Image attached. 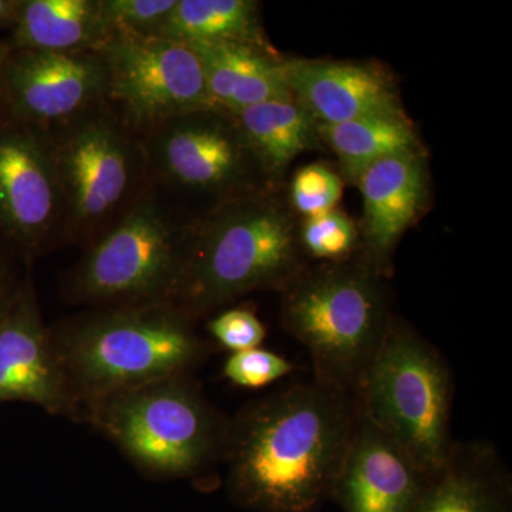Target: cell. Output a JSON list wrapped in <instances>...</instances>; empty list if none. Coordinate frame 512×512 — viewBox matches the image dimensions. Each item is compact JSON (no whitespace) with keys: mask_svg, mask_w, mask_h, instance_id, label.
I'll return each instance as SVG.
<instances>
[{"mask_svg":"<svg viewBox=\"0 0 512 512\" xmlns=\"http://www.w3.org/2000/svg\"><path fill=\"white\" fill-rule=\"evenodd\" d=\"M363 198V255L386 274L394 248L424 210L429 171L420 150L397 154L357 178Z\"/></svg>","mask_w":512,"mask_h":512,"instance_id":"2e32d148","label":"cell"},{"mask_svg":"<svg viewBox=\"0 0 512 512\" xmlns=\"http://www.w3.org/2000/svg\"><path fill=\"white\" fill-rule=\"evenodd\" d=\"M84 421L151 477L198 478L224 460L229 419L191 376L93 400L84 404Z\"/></svg>","mask_w":512,"mask_h":512,"instance_id":"5b68a950","label":"cell"},{"mask_svg":"<svg viewBox=\"0 0 512 512\" xmlns=\"http://www.w3.org/2000/svg\"><path fill=\"white\" fill-rule=\"evenodd\" d=\"M295 365L286 357L264 348L229 353L222 366V375L228 382L242 389H264L291 375Z\"/></svg>","mask_w":512,"mask_h":512,"instance_id":"484cf974","label":"cell"},{"mask_svg":"<svg viewBox=\"0 0 512 512\" xmlns=\"http://www.w3.org/2000/svg\"><path fill=\"white\" fill-rule=\"evenodd\" d=\"M0 402L32 403L52 416L84 421L30 275L0 308Z\"/></svg>","mask_w":512,"mask_h":512,"instance_id":"4fadbf2b","label":"cell"},{"mask_svg":"<svg viewBox=\"0 0 512 512\" xmlns=\"http://www.w3.org/2000/svg\"><path fill=\"white\" fill-rule=\"evenodd\" d=\"M322 143L332 148L343 174L357 181L360 174L384 158L420 150L419 138L406 114H384L322 126Z\"/></svg>","mask_w":512,"mask_h":512,"instance_id":"7402d4cb","label":"cell"},{"mask_svg":"<svg viewBox=\"0 0 512 512\" xmlns=\"http://www.w3.org/2000/svg\"><path fill=\"white\" fill-rule=\"evenodd\" d=\"M433 478L359 412L332 500L345 512H414Z\"/></svg>","mask_w":512,"mask_h":512,"instance_id":"5bb4252c","label":"cell"},{"mask_svg":"<svg viewBox=\"0 0 512 512\" xmlns=\"http://www.w3.org/2000/svg\"><path fill=\"white\" fill-rule=\"evenodd\" d=\"M293 99L322 126L384 114H404L392 76L375 64L285 60Z\"/></svg>","mask_w":512,"mask_h":512,"instance_id":"9a60e30c","label":"cell"},{"mask_svg":"<svg viewBox=\"0 0 512 512\" xmlns=\"http://www.w3.org/2000/svg\"><path fill=\"white\" fill-rule=\"evenodd\" d=\"M107 106V67L97 52L8 49L0 74V114L53 134Z\"/></svg>","mask_w":512,"mask_h":512,"instance_id":"8fae6325","label":"cell"},{"mask_svg":"<svg viewBox=\"0 0 512 512\" xmlns=\"http://www.w3.org/2000/svg\"><path fill=\"white\" fill-rule=\"evenodd\" d=\"M177 0H101L113 37H156Z\"/></svg>","mask_w":512,"mask_h":512,"instance_id":"cb8c5ba5","label":"cell"},{"mask_svg":"<svg viewBox=\"0 0 512 512\" xmlns=\"http://www.w3.org/2000/svg\"><path fill=\"white\" fill-rule=\"evenodd\" d=\"M191 47L200 57L208 93L220 109L238 113L265 101L292 97L285 59L271 46L201 43Z\"/></svg>","mask_w":512,"mask_h":512,"instance_id":"ac0fdd59","label":"cell"},{"mask_svg":"<svg viewBox=\"0 0 512 512\" xmlns=\"http://www.w3.org/2000/svg\"><path fill=\"white\" fill-rule=\"evenodd\" d=\"M100 53L107 67V107L138 134L217 107L191 46L161 37H113Z\"/></svg>","mask_w":512,"mask_h":512,"instance_id":"30bf717a","label":"cell"},{"mask_svg":"<svg viewBox=\"0 0 512 512\" xmlns=\"http://www.w3.org/2000/svg\"><path fill=\"white\" fill-rule=\"evenodd\" d=\"M342 192V180L332 168L323 164H309L293 175L292 208L305 215V218L336 210Z\"/></svg>","mask_w":512,"mask_h":512,"instance_id":"d4e9b609","label":"cell"},{"mask_svg":"<svg viewBox=\"0 0 512 512\" xmlns=\"http://www.w3.org/2000/svg\"><path fill=\"white\" fill-rule=\"evenodd\" d=\"M232 114L271 181L281 177L296 157L322 143L319 124L293 97Z\"/></svg>","mask_w":512,"mask_h":512,"instance_id":"ffe728a7","label":"cell"},{"mask_svg":"<svg viewBox=\"0 0 512 512\" xmlns=\"http://www.w3.org/2000/svg\"><path fill=\"white\" fill-rule=\"evenodd\" d=\"M113 39L101 0H22L8 49L97 52Z\"/></svg>","mask_w":512,"mask_h":512,"instance_id":"d6986e66","label":"cell"},{"mask_svg":"<svg viewBox=\"0 0 512 512\" xmlns=\"http://www.w3.org/2000/svg\"><path fill=\"white\" fill-rule=\"evenodd\" d=\"M156 37L188 46L201 43L269 46L259 3L255 0H177Z\"/></svg>","mask_w":512,"mask_h":512,"instance_id":"44dd1931","label":"cell"},{"mask_svg":"<svg viewBox=\"0 0 512 512\" xmlns=\"http://www.w3.org/2000/svg\"><path fill=\"white\" fill-rule=\"evenodd\" d=\"M47 136L66 211L63 244L86 248L150 187L143 141L107 106Z\"/></svg>","mask_w":512,"mask_h":512,"instance_id":"ba28073f","label":"cell"},{"mask_svg":"<svg viewBox=\"0 0 512 512\" xmlns=\"http://www.w3.org/2000/svg\"><path fill=\"white\" fill-rule=\"evenodd\" d=\"M454 379L446 357L404 320L392 319L355 390L357 409L431 477L446 466Z\"/></svg>","mask_w":512,"mask_h":512,"instance_id":"52a82bcc","label":"cell"},{"mask_svg":"<svg viewBox=\"0 0 512 512\" xmlns=\"http://www.w3.org/2000/svg\"><path fill=\"white\" fill-rule=\"evenodd\" d=\"M355 394L312 379L262 397L229 419V494L255 512H320L332 500L353 430Z\"/></svg>","mask_w":512,"mask_h":512,"instance_id":"6da1fadb","label":"cell"},{"mask_svg":"<svg viewBox=\"0 0 512 512\" xmlns=\"http://www.w3.org/2000/svg\"><path fill=\"white\" fill-rule=\"evenodd\" d=\"M194 217L150 185L130 211L84 248L64 292L90 308L174 303Z\"/></svg>","mask_w":512,"mask_h":512,"instance_id":"8992f818","label":"cell"},{"mask_svg":"<svg viewBox=\"0 0 512 512\" xmlns=\"http://www.w3.org/2000/svg\"><path fill=\"white\" fill-rule=\"evenodd\" d=\"M64 221L52 140L0 114V229L35 256L63 245Z\"/></svg>","mask_w":512,"mask_h":512,"instance_id":"7c38bea8","label":"cell"},{"mask_svg":"<svg viewBox=\"0 0 512 512\" xmlns=\"http://www.w3.org/2000/svg\"><path fill=\"white\" fill-rule=\"evenodd\" d=\"M210 338L229 353L261 348L266 338L264 323L245 306L218 312L207 323Z\"/></svg>","mask_w":512,"mask_h":512,"instance_id":"4316f807","label":"cell"},{"mask_svg":"<svg viewBox=\"0 0 512 512\" xmlns=\"http://www.w3.org/2000/svg\"><path fill=\"white\" fill-rule=\"evenodd\" d=\"M298 225L271 190L194 217L175 305L198 320L258 291H279L306 265Z\"/></svg>","mask_w":512,"mask_h":512,"instance_id":"3957f363","label":"cell"},{"mask_svg":"<svg viewBox=\"0 0 512 512\" xmlns=\"http://www.w3.org/2000/svg\"><path fill=\"white\" fill-rule=\"evenodd\" d=\"M6 53H8V46L0 40V74H2L3 60H5Z\"/></svg>","mask_w":512,"mask_h":512,"instance_id":"f546056e","label":"cell"},{"mask_svg":"<svg viewBox=\"0 0 512 512\" xmlns=\"http://www.w3.org/2000/svg\"><path fill=\"white\" fill-rule=\"evenodd\" d=\"M414 512H512V478L493 444L456 441Z\"/></svg>","mask_w":512,"mask_h":512,"instance_id":"e0dca14e","label":"cell"},{"mask_svg":"<svg viewBox=\"0 0 512 512\" xmlns=\"http://www.w3.org/2000/svg\"><path fill=\"white\" fill-rule=\"evenodd\" d=\"M197 320L174 303L93 308L52 328L80 402L191 376L208 356Z\"/></svg>","mask_w":512,"mask_h":512,"instance_id":"7a4b0ae2","label":"cell"},{"mask_svg":"<svg viewBox=\"0 0 512 512\" xmlns=\"http://www.w3.org/2000/svg\"><path fill=\"white\" fill-rule=\"evenodd\" d=\"M383 278L360 254L306 265L282 289V325L308 350L313 379L355 394L393 319Z\"/></svg>","mask_w":512,"mask_h":512,"instance_id":"277c9868","label":"cell"},{"mask_svg":"<svg viewBox=\"0 0 512 512\" xmlns=\"http://www.w3.org/2000/svg\"><path fill=\"white\" fill-rule=\"evenodd\" d=\"M19 285L13 284L12 279L9 278L6 266L3 265L2 259H0V308L8 302L10 296L16 291Z\"/></svg>","mask_w":512,"mask_h":512,"instance_id":"f1b7e54d","label":"cell"},{"mask_svg":"<svg viewBox=\"0 0 512 512\" xmlns=\"http://www.w3.org/2000/svg\"><path fill=\"white\" fill-rule=\"evenodd\" d=\"M22 0H0V29L12 30L18 20Z\"/></svg>","mask_w":512,"mask_h":512,"instance_id":"83f0119b","label":"cell"},{"mask_svg":"<svg viewBox=\"0 0 512 512\" xmlns=\"http://www.w3.org/2000/svg\"><path fill=\"white\" fill-rule=\"evenodd\" d=\"M140 136L151 185L187 214L194 204L197 217L271 188L234 114L220 107L181 114Z\"/></svg>","mask_w":512,"mask_h":512,"instance_id":"9c48e42d","label":"cell"},{"mask_svg":"<svg viewBox=\"0 0 512 512\" xmlns=\"http://www.w3.org/2000/svg\"><path fill=\"white\" fill-rule=\"evenodd\" d=\"M298 232L306 261L339 264L357 256L359 231L342 211L332 210L305 218Z\"/></svg>","mask_w":512,"mask_h":512,"instance_id":"603a6c76","label":"cell"}]
</instances>
